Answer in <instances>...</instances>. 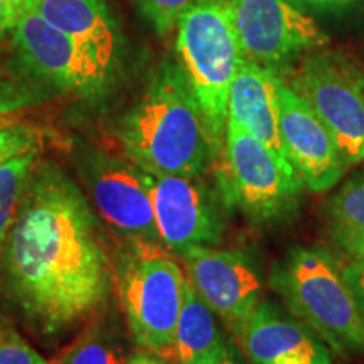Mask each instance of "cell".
Wrapping results in <instances>:
<instances>
[{"instance_id":"cell-28","label":"cell","mask_w":364,"mask_h":364,"mask_svg":"<svg viewBox=\"0 0 364 364\" xmlns=\"http://www.w3.org/2000/svg\"><path fill=\"white\" fill-rule=\"evenodd\" d=\"M125 364H161V358L152 353H139L127 359Z\"/></svg>"},{"instance_id":"cell-20","label":"cell","mask_w":364,"mask_h":364,"mask_svg":"<svg viewBox=\"0 0 364 364\" xmlns=\"http://www.w3.org/2000/svg\"><path fill=\"white\" fill-rule=\"evenodd\" d=\"M122 346L107 329H90L68 349L59 364H125Z\"/></svg>"},{"instance_id":"cell-26","label":"cell","mask_w":364,"mask_h":364,"mask_svg":"<svg viewBox=\"0 0 364 364\" xmlns=\"http://www.w3.org/2000/svg\"><path fill=\"white\" fill-rule=\"evenodd\" d=\"M21 9L11 0H0V36L7 31H12L19 19Z\"/></svg>"},{"instance_id":"cell-6","label":"cell","mask_w":364,"mask_h":364,"mask_svg":"<svg viewBox=\"0 0 364 364\" xmlns=\"http://www.w3.org/2000/svg\"><path fill=\"white\" fill-rule=\"evenodd\" d=\"M284 78V76H282ZM331 132L346 169L364 161V65L351 53L321 48L284 78Z\"/></svg>"},{"instance_id":"cell-11","label":"cell","mask_w":364,"mask_h":364,"mask_svg":"<svg viewBox=\"0 0 364 364\" xmlns=\"http://www.w3.org/2000/svg\"><path fill=\"white\" fill-rule=\"evenodd\" d=\"M179 255L193 289L238 334L263 297L262 273L253 258L215 247L189 248Z\"/></svg>"},{"instance_id":"cell-27","label":"cell","mask_w":364,"mask_h":364,"mask_svg":"<svg viewBox=\"0 0 364 364\" xmlns=\"http://www.w3.org/2000/svg\"><path fill=\"white\" fill-rule=\"evenodd\" d=\"M196 364H241V359L235 349L228 344L225 348L218 349L216 353L209 354L208 358L201 359V361Z\"/></svg>"},{"instance_id":"cell-21","label":"cell","mask_w":364,"mask_h":364,"mask_svg":"<svg viewBox=\"0 0 364 364\" xmlns=\"http://www.w3.org/2000/svg\"><path fill=\"white\" fill-rule=\"evenodd\" d=\"M209 0H135L142 16L159 36H167L177 27L182 14Z\"/></svg>"},{"instance_id":"cell-3","label":"cell","mask_w":364,"mask_h":364,"mask_svg":"<svg viewBox=\"0 0 364 364\" xmlns=\"http://www.w3.org/2000/svg\"><path fill=\"white\" fill-rule=\"evenodd\" d=\"M287 307L336 353H364V322L343 267L326 248H292L272 272Z\"/></svg>"},{"instance_id":"cell-14","label":"cell","mask_w":364,"mask_h":364,"mask_svg":"<svg viewBox=\"0 0 364 364\" xmlns=\"http://www.w3.org/2000/svg\"><path fill=\"white\" fill-rule=\"evenodd\" d=\"M236 336L252 364H332L309 329L272 302L262 300Z\"/></svg>"},{"instance_id":"cell-5","label":"cell","mask_w":364,"mask_h":364,"mask_svg":"<svg viewBox=\"0 0 364 364\" xmlns=\"http://www.w3.org/2000/svg\"><path fill=\"white\" fill-rule=\"evenodd\" d=\"M177 56L216 149L221 150L228 120V93L243 51L225 0L189 9L177 22Z\"/></svg>"},{"instance_id":"cell-9","label":"cell","mask_w":364,"mask_h":364,"mask_svg":"<svg viewBox=\"0 0 364 364\" xmlns=\"http://www.w3.org/2000/svg\"><path fill=\"white\" fill-rule=\"evenodd\" d=\"M12 34L27 68L58 88L95 98L115 80L113 73L33 9L21 11Z\"/></svg>"},{"instance_id":"cell-23","label":"cell","mask_w":364,"mask_h":364,"mask_svg":"<svg viewBox=\"0 0 364 364\" xmlns=\"http://www.w3.org/2000/svg\"><path fill=\"white\" fill-rule=\"evenodd\" d=\"M34 149V136L21 127H0V166Z\"/></svg>"},{"instance_id":"cell-17","label":"cell","mask_w":364,"mask_h":364,"mask_svg":"<svg viewBox=\"0 0 364 364\" xmlns=\"http://www.w3.org/2000/svg\"><path fill=\"white\" fill-rule=\"evenodd\" d=\"M228 346L215 318V312L184 280L181 312L176 326L174 353L181 364H196Z\"/></svg>"},{"instance_id":"cell-10","label":"cell","mask_w":364,"mask_h":364,"mask_svg":"<svg viewBox=\"0 0 364 364\" xmlns=\"http://www.w3.org/2000/svg\"><path fill=\"white\" fill-rule=\"evenodd\" d=\"M150 198L159 240L166 247L182 253L221 243L223 201L201 176H152Z\"/></svg>"},{"instance_id":"cell-25","label":"cell","mask_w":364,"mask_h":364,"mask_svg":"<svg viewBox=\"0 0 364 364\" xmlns=\"http://www.w3.org/2000/svg\"><path fill=\"white\" fill-rule=\"evenodd\" d=\"M294 6H297L302 11H316V12H336L343 9L353 7L361 0H289Z\"/></svg>"},{"instance_id":"cell-2","label":"cell","mask_w":364,"mask_h":364,"mask_svg":"<svg viewBox=\"0 0 364 364\" xmlns=\"http://www.w3.org/2000/svg\"><path fill=\"white\" fill-rule=\"evenodd\" d=\"M120 139L150 176H203L220 154L184 71L169 61L122 118Z\"/></svg>"},{"instance_id":"cell-29","label":"cell","mask_w":364,"mask_h":364,"mask_svg":"<svg viewBox=\"0 0 364 364\" xmlns=\"http://www.w3.org/2000/svg\"><path fill=\"white\" fill-rule=\"evenodd\" d=\"M11 2L16 4V6L19 7L21 11H24V9H26L27 6H29V2H31V0H11Z\"/></svg>"},{"instance_id":"cell-24","label":"cell","mask_w":364,"mask_h":364,"mask_svg":"<svg viewBox=\"0 0 364 364\" xmlns=\"http://www.w3.org/2000/svg\"><path fill=\"white\" fill-rule=\"evenodd\" d=\"M343 273L356 297L359 312L364 322V260H351L343 267Z\"/></svg>"},{"instance_id":"cell-22","label":"cell","mask_w":364,"mask_h":364,"mask_svg":"<svg viewBox=\"0 0 364 364\" xmlns=\"http://www.w3.org/2000/svg\"><path fill=\"white\" fill-rule=\"evenodd\" d=\"M0 364H51L16 332L0 334Z\"/></svg>"},{"instance_id":"cell-4","label":"cell","mask_w":364,"mask_h":364,"mask_svg":"<svg viewBox=\"0 0 364 364\" xmlns=\"http://www.w3.org/2000/svg\"><path fill=\"white\" fill-rule=\"evenodd\" d=\"M215 172L223 206L241 213L253 225H280L297 215L306 189L297 171L231 120H226Z\"/></svg>"},{"instance_id":"cell-1","label":"cell","mask_w":364,"mask_h":364,"mask_svg":"<svg viewBox=\"0 0 364 364\" xmlns=\"http://www.w3.org/2000/svg\"><path fill=\"white\" fill-rule=\"evenodd\" d=\"M6 265L14 297L49 334L83 321L110 295L113 268L97 216L58 167L29 176Z\"/></svg>"},{"instance_id":"cell-18","label":"cell","mask_w":364,"mask_h":364,"mask_svg":"<svg viewBox=\"0 0 364 364\" xmlns=\"http://www.w3.org/2000/svg\"><path fill=\"white\" fill-rule=\"evenodd\" d=\"M324 215L336 248L351 260H364V171L349 177L327 199Z\"/></svg>"},{"instance_id":"cell-13","label":"cell","mask_w":364,"mask_h":364,"mask_svg":"<svg viewBox=\"0 0 364 364\" xmlns=\"http://www.w3.org/2000/svg\"><path fill=\"white\" fill-rule=\"evenodd\" d=\"M85 181L98 213L118 235L136 243L159 240L149 172L134 162L98 157L86 164Z\"/></svg>"},{"instance_id":"cell-15","label":"cell","mask_w":364,"mask_h":364,"mask_svg":"<svg viewBox=\"0 0 364 364\" xmlns=\"http://www.w3.org/2000/svg\"><path fill=\"white\" fill-rule=\"evenodd\" d=\"M33 9L80 44L105 70L117 75L122 38L107 0H31Z\"/></svg>"},{"instance_id":"cell-19","label":"cell","mask_w":364,"mask_h":364,"mask_svg":"<svg viewBox=\"0 0 364 364\" xmlns=\"http://www.w3.org/2000/svg\"><path fill=\"white\" fill-rule=\"evenodd\" d=\"M34 159L36 150L33 149L0 166V245L6 240L11 223L19 211Z\"/></svg>"},{"instance_id":"cell-16","label":"cell","mask_w":364,"mask_h":364,"mask_svg":"<svg viewBox=\"0 0 364 364\" xmlns=\"http://www.w3.org/2000/svg\"><path fill=\"white\" fill-rule=\"evenodd\" d=\"M228 120L285 157L279 132L277 73L243 58L228 93Z\"/></svg>"},{"instance_id":"cell-8","label":"cell","mask_w":364,"mask_h":364,"mask_svg":"<svg viewBox=\"0 0 364 364\" xmlns=\"http://www.w3.org/2000/svg\"><path fill=\"white\" fill-rule=\"evenodd\" d=\"M243 56L277 75L316 49L329 36L316 19L289 0H225Z\"/></svg>"},{"instance_id":"cell-30","label":"cell","mask_w":364,"mask_h":364,"mask_svg":"<svg viewBox=\"0 0 364 364\" xmlns=\"http://www.w3.org/2000/svg\"><path fill=\"white\" fill-rule=\"evenodd\" d=\"M161 364H181L179 359L174 358H161Z\"/></svg>"},{"instance_id":"cell-12","label":"cell","mask_w":364,"mask_h":364,"mask_svg":"<svg viewBox=\"0 0 364 364\" xmlns=\"http://www.w3.org/2000/svg\"><path fill=\"white\" fill-rule=\"evenodd\" d=\"M277 100L285 157L311 193L321 194L332 189L344 176L346 166L331 132L306 100L299 97L279 75Z\"/></svg>"},{"instance_id":"cell-7","label":"cell","mask_w":364,"mask_h":364,"mask_svg":"<svg viewBox=\"0 0 364 364\" xmlns=\"http://www.w3.org/2000/svg\"><path fill=\"white\" fill-rule=\"evenodd\" d=\"M184 277L166 255L142 250L122 267L120 299L136 346L159 358H172Z\"/></svg>"}]
</instances>
